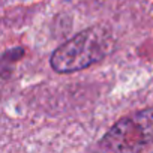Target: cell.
Returning <instances> with one entry per match:
<instances>
[{
	"mask_svg": "<svg viewBox=\"0 0 153 153\" xmlns=\"http://www.w3.org/2000/svg\"><path fill=\"white\" fill-rule=\"evenodd\" d=\"M113 48L114 39L111 32L104 26H92L60 45L51 54L50 63L56 72L71 74L101 62Z\"/></svg>",
	"mask_w": 153,
	"mask_h": 153,
	"instance_id": "cell-1",
	"label": "cell"
},
{
	"mask_svg": "<svg viewBox=\"0 0 153 153\" xmlns=\"http://www.w3.org/2000/svg\"><path fill=\"white\" fill-rule=\"evenodd\" d=\"M153 143V108L135 111L119 122L101 138L105 152H138Z\"/></svg>",
	"mask_w": 153,
	"mask_h": 153,
	"instance_id": "cell-2",
	"label": "cell"
},
{
	"mask_svg": "<svg viewBox=\"0 0 153 153\" xmlns=\"http://www.w3.org/2000/svg\"><path fill=\"white\" fill-rule=\"evenodd\" d=\"M24 54L23 48H14L0 53V86L8 81V78L12 74L14 65L17 60H20Z\"/></svg>",
	"mask_w": 153,
	"mask_h": 153,
	"instance_id": "cell-3",
	"label": "cell"
}]
</instances>
